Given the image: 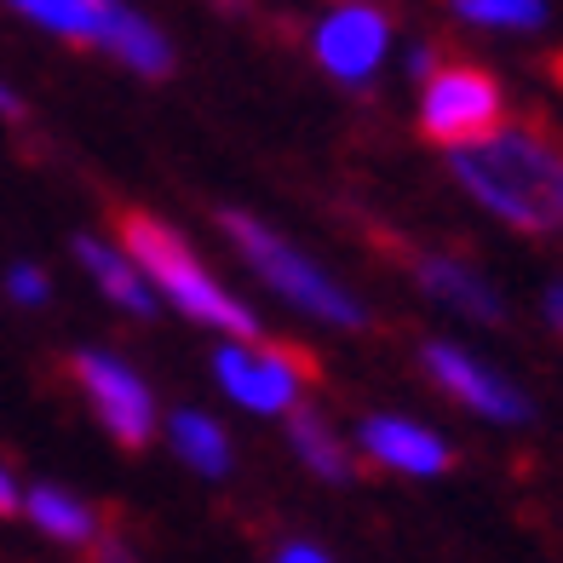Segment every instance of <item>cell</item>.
I'll use <instances>...</instances> for the list:
<instances>
[{"mask_svg": "<svg viewBox=\"0 0 563 563\" xmlns=\"http://www.w3.org/2000/svg\"><path fill=\"white\" fill-rule=\"evenodd\" d=\"M454 178L483 208L518 230H558L563 224V156L534 139L529 126H489L466 144H454Z\"/></svg>", "mask_w": 563, "mask_h": 563, "instance_id": "obj_1", "label": "cell"}, {"mask_svg": "<svg viewBox=\"0 0 563 563\" xmlns=\"http://www.w3.org/2000/svg\"><path fill=\"white\" fill-rule=\"evenodd\" d=\"M121 242H126V253H133V265L150 276V288L167 294L185 317L208 322V328H224V334H236V340H260L253 311L242 299H230L219 282L201 271V260L178 242L173 224L150 219V213H121Z\"/></svg>", "mask_w": 563, "mask_h": 563, "instance_id": "obj_2", "label": "cell"}, {"mask_svg": "<svg viewBox=\"0 0 563 563\" xmlns=\"http://www.w3.org/2000/svg\"><path fill=\"white\" fill-rule=\"evenodd\" d=\"M23 18H35L41 30L87 41V46H110L121 64H133L139 75H167L173 53L156 23H144L139 12H126L121 0H7Z\"/></svg>", "mask_w": 563, "mask_h": 563, "instance_id": "obj_3", "label": "cell"}, {"mask_svg": "<svg viewBox=\"0 0 563 563\" xmlns=\"http://www.w3.org/2000/svg\"><path fill=\"white\" fill-rule=\"evenodd\" d=\"M224 230H230V242H236L247 260H253V271H260L288 305H299V311H311V317H322V322H340V328H363V305H356L328 271H317L299 247H288L282 236H271L260 219L224 213Z\"/></svg>", "mask_w": 563, "mask_h": 563, "instance_id": "obj_4", "label": "cell"}, {"mask_svg": "<svg viewBox=\"0 0 563 563\" xmlns=\"http://www.w3.org/2000/svg\"><path fill=\"white\" fill-rule=\"evenodd\" d=\"M213 368H219V386L242 408H253V415H288V408L299 402L305 374H311L299 351H265L253 340L224 345L213 356Z\"/></svg>", "mask_w": 563, "mask_h": 563, "instance_id": "obj_5", "label": "cell"}, {"mask_svg": "<svg viewBox=\"0 0 563 563\" xmlns=\"http://www.w3.org/2000/svg\"><path fill=\"white\" fill-rule=\"evenodd\" d=\"M500 121V87L483 69H431L426 75V104H420V126L438 144H466L477 133H489Z\"/></svg>", "mask_w": 563, "mask_h": 563, "instance_id": "obj_6", "label": "cell"}, {"mask_svg": "<svg viewBox=\"0 0 563 563\" xmlns=\"http://www.w3.org/2000/svg\"><path fill=\"white\" fill-rule=\"evenodd\" d=\"M75 379H81V391L92 397L98 420H104V431L121 449L150 443V431H156V402H150V386L133 368L104 356V351H81L75 356Z\"/></svg>", "mask_w": 563, "mask_h": 563, "instance_id": "obj_7", "label": "cell"}, {"mask_svg": "<svg viewBox=\"0 0 563 563\" xmlns=\"http://www.w3.org/2000/svg\"><path fill=\"white\" fill-rule=\"evenodd\" d=\"M386 46H391V23L374 7H340L317 30V58L340 81H368L379 69V58H386Z\"/></svg>", "mask_w": 563, "mask_h": 563, "instance_id": "obj_8", "label": "cell"}, {"mask_svg": "<svg viewBox=\"0 0 563 563\" xmlns=\"http://www.w3.org/2000/svg\"><path fill=\"white\" fill-rule=\"evenodd\" d=\"M426 368H431V379H438L449 397H460L466 408H477V415H489V420H523V415H529V402L511 391L500 374L483 368L477 356H466L460 345L431 340V345H426Z\"/></svg>", "mask_w": 563, "mask_h": 563, "instance_id": "obj_9", "label": "cell"}, {"mask_svg": "<svg viewBox=\"0 0 563 563\" xmlns=\"http://www.w3.org/2000/svg\"><path fill=\"white\" fill-rule=\"evenodd\" d=\"M363 449L379 460V466H397L408 477H438L449 466V443L438 438V431H426L415 420H391V415L363 426Z\"/></svg>", "mask_w": 563, "mask_h": 563, "instance_id": "obj_10", "label": "cell"}, {"mask_svg": "<svg viewBox=\"0 0 563 563\" xmlns=\"http://www.w3.org/2000/svg\"><path fill=\"white\" fill-rule=\"evenodd\" d=\"M75 260L92 271V282L104 288V299H115L121 311H133V317L156 311V288H150V276L133 265V253H115V247L92 242V236H75Z\"/></svg>", "mask_w": 563, "mask_h": 563, "instance_id": "obj_11", "label": "cell"}, {"mask_svg": "<svg viewBox=\"0 0 563 563\" xmlns=\"http://www.w3.org/2000/svg\"><path fill=\"white\" fill-rule=\"evenodd\" d=\"M420 282H426L431 299L454 305V311H466L477 322H500V299H495V288L477 271L454 265V260H420Z\"/></svg>", "mask_w": 563, "mask_h": 563, "instance_id": "obj_12", "label": "cell"}, {"mask_svg": "<svg viewBox=\"0 0 563 563\" xmlns=\"http://www.w3.org/2000/svg\"><path fill=\"white\" fill-rule=\"evenodd\" d=\"M173 449H178V460H185V466H196L201 477H224V472H230L224 431H219L208 415H196V408L173 415Z\"/></svg>", "mask_w": 563, "mask_h": 563, "instance_id": "obj_13", "label": "cell"}, {"mask_svg": "<svg viewBox=\"0 0 563 563\" xmlns=\"http://www.w3.org/2000/svg\"><path fill=\"white\" fill-rule=\"evenodd\" d=\"M288 438H294V449L305 454V466H311L317 477H328V483H351V460H345V449L334 443V431H328L317 415H305V408H288Z\"/></svg>", "mask_w": 563, "mask_h": 563, "instance_id": "obj_14", "label": "cell"}, {"mask_svg": "<svg viewBox=\"0 0 563 563\" xmlns=\"http://www.w3.org/2000/svg\"><path fill=\"white\" fill-rule=\"evenodd\" d=\"M23 511H30L35 529H46L53 541H92V511L64 489H30L23 495Z\"/></svg>", "mask_w": 563, "mask_h": 563, "instance_id": "obj_15", "label": "cell"}, {"mask_svg": "<svg viewBox=\"0 0 563 563\" xmlns=\"http://www.w3.org/2000/svg\"><path fill=\"white\" fill-rule=\"evenodd\" d=\"M454 12L472 23H489V30H541L547 0H454Z\"/></svg>", "mask_w": 563, "mask_h": 563, "instance_id": "obj_16", "label": "cell"}, {"mask_svg": "<svg viewBox=\"0 0 563 563\" xmlns=\"http://www.w3.org/2000/svg\"><path fill=\"white\" fill-rule=\"evenodd\" d=\"M7 294H12L18 305H41V299H46V276H41L35 265H12V271H7Z\"/></svg>", "mask_w": 563, "mask_h": 563, "instance_id": "obj_17", "label": "cell"}, {"mask_svg": "<svg viewBox=\"0 0 563 563\" xmlns=\"http://www.w3.org/2000/svg\"><path fill=\"white\" fill-rule=\"evenodd\" d=\"M23 506V495H18V483H12V472L0 466V511H18Z\"/></svg>", "mask_w": 563, "mask_h": 563, "instance_id": "obj_18", "label": "cell"}, {"mask_svg": "<svg viewBox=\"0 0 563 563\" xmlns=\"http://www.w3.org/2000/svg\"><path fill=\"white\" fill-rule=\"evenodd\" d=\"M288 558H294V563H322V552H317V547H305V541L282 547V563H288Z\"/></svg>", "mask_w": 563, "mask_h": 563, "instance_id": "obj_19", "label": "cell"}, {"mask_svg": "<svg viewBox=\"0 0 563 563\" xmlns=\"http://www.w3.org/2000/svg\"><path fill=\"white\" fill-rule=\"evenodd\" d=\"M547 317H552V328L563 334V288H552V294H547Z\"/></svg>", "mask_w": 563, "mask_h": 563, "instance_id": "obj_20", "label": "cell"}, {"mask_svg": "<svg viewBox=\"0 0 563 563\" xmlns=\"http://www.w3.org/2000/svg\"><path fill=\"white\" fill-rule=\"evenodd\" d=\"M0 115H23V104H18V92H7V87H0Z\"/></svg>", "mask_w": 563, "mask_h": 563, "instance_id": "obj_21", "label": "cell"}, {"mask_svg": "<svg viewBox=\"0 0 563 563\" xmlns=\"http://www.w3.org/2000/svg\"><path fill=\"white\" fill-rule=\"evenodd\" d=\"M408 69H415V75H431V69H438V58H431V53H415V64H408Z\"/></svg>", "mask_w": 563, "mask_h": 563, "instance_id": "obj_22", "label": "cell"}, {"mask_svg": "<svg viewBox=\"0 0 563 563\" xmlns=\"http://www.w3.org/2000/svg\"><path fill=\"white\" fill-rule=\"evenodd\" d=\"M552 75H558V81H563V53H558V58H552Z\"/></svg>", "mask_w": 563, "mask_h": 563, "instance_id": "obj_23", "label": "cell"}]
</instances>
